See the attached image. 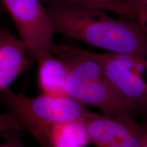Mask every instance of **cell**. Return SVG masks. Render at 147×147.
<instances>
[{
  "label": "cell",
  "instance_id": "1",
  "mask_svg": "<svg viewBox=\"0 0 147 147\" xmlns=\"http://www.w3.org/2000/svg\"><path fill=\"white\" fill-rule=\"evenodd\" d=\"M46 10L55 34L109 53L147 56V26L106 11L63 2H49Z\"/></svg>",
  "mask_w": 147,
  "mask_h": 147
},
{
  "label": "cell",
  "instance_id": "2",
  "mask_svg": "<svg viewBox=\"0 0 147 147\" xmlns=\"http://www.w3.org/2000/svg\"><path fill=\"white\" fill-rule=\"evenodd\" d=\"M51 53L66 68L67 96L102 113L131 115L134 113L114 89L91 51L78 46L55 43Z\"/></svg>",
  "mask_w": 147,
  "mask_h": 147
},
{
  "label": "cell",
  "instance_id": "3",
  "mask_svg": "<svg viewBox=\"0 0 147 147\" xmlns=\"http://www.w3.org/2000/svg\"><path fill=\"white\" fill-rule=\"evenodd\" d=\"M0 106L17 115L38 144L61 123L82 121L89 110L71 97L41 94L30 97L10 88L0 92Z\"/></svg>",
  "mask_w": 147,
  "mask_h": 147
},
{
  "label": "cell",
  "instance_id": "4",
  "mask_svg": "<svg viewBox=\"0 0 147 147\" xmlns=\"http://www.w3.org/2000/svg\"><path fill=\"white\" fill-rule=\"evenodd\" d=\"M91 53L115 91L134 111L147 108V56Z\"/></svg>",
  "mask_w": 147,
  "mask_h": 147
},
{
  "label": "cell",
  "instance_id": "5",
  "mask_svg": "<svg viewBox=\"0 0 147 147\" xmlns=\"http://www.w3.org/2000/svg\"><path fill=\"white\" fill-rule=\"evenodd\" d=\"M27 48L29 57L37 61L51 53L54 31L40 0H2Z\"/></svg>",
  "mask_w": 147,
  "mask_h": 147
},
{
  "label": "cell",
  "instance_id": "6",
  "mask_svg": "<svg viewBox=\"0 0 147 147\" xmlns=\"http://www.w3.org/2000/svg\"><path fill=\"white\" fill-rule=\"evenodd\" d=\"M90 143L95 147H111L145 127L129 115L89 112L83 120Z\"/></svg>",
  "mask_w": 147,
  "mask_h": 147
},
{
  "label": "cell",
  "instance_id": "7",
  "mask_svg": "<svg viewBox=\"0 0 147 147\" xmlns=\"http://www.w3.org/2000/svg\"><path fill=\"white\" fill-rule=\"evenodd\" d=\"M29 65L30 57L23 40L0 27V92L9 89Z\"/></svg>",
  "mask_w": 147,
  "mask_h": 147
},
{
  "label": "cell",
  "instance_id": "8",
  "mask_svg": "<svg viewBox=\"0 0 147 147\" xmlns=\"http://www.w3.org/2000/svg\"><path fill=\"white\" fill-rule=\"evenodd\" d=\"M38 85L41 94L67 95V74L63 63L51 53L36 61Z\"/></svg>",
  "mask_w": 147,
  "mask_h": 147
},
{
  "label": "cell",
  "instance_id": "9",
  "mask_svg": "<svg viewBox=\"0 0 147 147\" xmlns=\"http://www.w3.org/2000/svg\"><path fill=\"white\" fill-rule=\"evenodd\" d=\"M90 143L82 121L61 123L52 127L40 147H87Z\"/></svg>",
  "mask_w": 147,
  "mask_h": 147
},
{
  "label": "cell",
  "instance_id": "10",
  "mask_svg": "<svg viewBox=\"0 0 147 147\" xmlns=\"http://www.w3.org/2000/svg\"><path fill=\"white\" fill-rule=\"evenodd\" d=\"M48 2H63L71 4L97 8L113 12L121 16L135 20L132 11L126 4L125 0H45Z\"/></svg>",
  "mask_w": 147,
  "mask_h": 147
},
{
  "label": "cell",
  "instance_id": "11",
  "mask_svg": "<svg viewBox=\"0 0 147 147\" xmlns=\"http://www.w3.org/2000/svg\"><path fill=\"white\" fill-rule=\"evenodd\" d=\"M10 131L22 133L26 129L17 115L6 110L4 113H0V135Z\"/></svg>",
  "mask_w": 147,
  "mask_h": 147
},
{
  "label": "cell",
  "instance_id": "12",
  "mask_svg": "<svg viewBox=\"0 0 147 147\" xmlns=\"http://www.w3.org/2000/svg\"><path fill=\"white\" fill-rule=\"evenodd\" d=\"M136 21L147 26V0H125Z\"/></svg>",
  "mask_w": 147,
  "mask_h": 147
},
{
  "label": "cell",
  "instance_id": "13",
  "mask_svg": "<svg viewBox=\"0 0 147 147\" xmlns=\"http://www.w3.org/2000/svg\"><path fill=\"white\" fill-rule=\"evenodd\" d=\"M146 127L136 132L111 147H140Z\"/></svg>",
  "mask_w": 147,
  "mask_h": 147
},
{
  "label": "cell",
  "instance_id": "14",
  "mask_svg": "<svg viewBox=\"0 0 147 147\" xmlns=\"http://www.w3.org/2000/svg\"><path fill=\"white\" fill-rule=\"evenodd\" d=\"M20 134L21 132L10 131L2 134L4 141L0 144V147H25L20 138Z\"/></svg>",
  "mask_w": 147,
  "mask_h": 147
},
{
  "label": "cell",
  "instance_id": "15",
  "mask_svg": "<svg viewBox=\"0 0 147 147\" xmlns=\"http://www.w3.org/2000/svg\"><path fill=\"white\" fill-rule=\"evenodd\" d=\"M140 147H147V129H146V131L144 134V136L142 138V144H141Z\"/></svg>",
  "mask_w": 147,
  "mask_h": 147
},
{
  "label": "cell",
  "instance_id": "16",
  "mask_svg": "<svg viewBox=\"0 0 147 147\" xmlns=\"http://www.w3.org/2000/svg\"><path fill=\"white\" fill-rule=\"evenodd\" d=\"M146 129H147V125H146Z\"/></svg>",
  "mask_w": 147,
  "mask_h": 147
}]
</instances>
